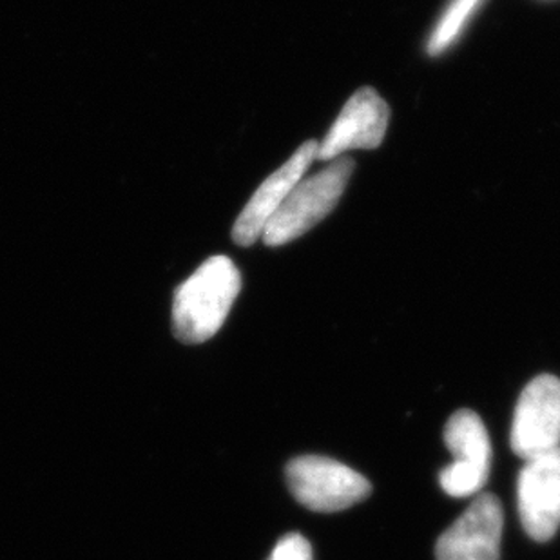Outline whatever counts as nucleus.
<instances>
[{
	"mask_svg": "<svg viewBox=\"0 0 560 560\" xmlns=\"http://www.w3.org/2000/svg\"><path fill=\"white\" fill-rule=\"evenodd\" d=\"M242 289L233 259L212 256L175 292L173 330L182 343H203L222 328Z\"/></svg>",
	"mask_w": 560,
	"mask_h": 560,
	"instance_id": "1",
	"label": "nucleus"
},
{
	"mask_svg": "<svg viewBox=\"0 0 560 560\" xmlns=\"http://www.w3.org/2000/svg\"><path fill=\"white\" fill-rule=\"evenodd\" d=\"M352 173L354 162L343 159L336 160L316 175L303 176L267 223L261 234L265 244L278 247L308 233L338 206Z\"/></svg>",
	"mask_w": 560,
	"mask_h": 560,
	"instance_id": "2",
	"label": "nucleus"
},
{
	"mask_svg": "<svg viewBox=\"0 0 560 560\" xmlns=\"http://www.w3.org/2000/svg\"><path fill=\"white\" fill-rule=\"evenodd\" d=\"M285 474L292 495L312 512H341L365 501L372 492L371 482L361 474L322 455L292 459Z\"/></svg>",
	"mask_w": 560,
	"mask_h": 560,
	"instance_id": "3",
	"label": "nucleus"
},
{
	"mask_svg": "<svg viewBox=\"0 0 560 560\" xmlns=\"http://www.w3.org/2000/svg\"><path fill=\"white\" fill-rule=\"evenodd\" d=\"M444 443L454 463L439 474V485L452 498H470L487 487L492 444L482 419L471 410L455 412L444 429Z\"/></svg>",
	"mask_w": 560,
	"mask_h": 560,
	"instance_id": "4",
	"label": "nucleus"
},
{
	"mask_svg": "<svg viewBox=\"0 0 560 560\" xmlns=\"http://www.w3.org/2000/svg\"><path fill=\"white\" fill-rule=\"evenodd\" d=\"M512 450L529 460L560 446V380L537 375L518 397L512 423Z\"/></svg>",
	"mask_w": 560,
	"mask_h": 560,
	"instance_id": "5",
	"label": "nucleus"
},
{
	"mask_svg": "<svg viewBox=\"0 0 560 560\" xmlns=\"http://www.w3.org/2000/svg\"><path fill=\"white\" fill-rule=\"evenodd\" d=\"M517 504L526 534L537 542L560 528V446L526 460L518 474Z\"/></svg>",
	"mask_w": 560,
	"mask_h": 560,
	"instance_id": "6",
	"label": "nucleus"
},
{
	"mask_svg": "<svg viewBox=\"0 0 560 560\" xmlns=\"http://www.w3.org/2000/svg\"><path fill=\"white\" fill-rule=\"evenodd\" d=\"M501 502L492 493H479L468 510L439 537L438 560H501Z\"/></svg>",
	"mask_w": 560,
	"mask_h": 560,
	"instance_id": "7",
	"label": "nucleus"
},
{
	"mask_svg": "<svg viewBox=\"0 0 560 560\" xmlns=\"http://www.w3.org/2000/svg\"><path fill=\"white\" fill-rule=\"evenodd\" d=\"M390 112L374 90L358 91L339 113L323 142H317V159L334 160L352 149H374L383 142Z\"/></svg>",
	"mask_w": 560,
	"mask_h": 560,
	"instance_id": "8",
	"label": "nucleus"
},
{
	"mask_svg": "<svg viewBox=\"0 0 560 560\" xmlns=\"http://www.w3.org/2000/svg\"><path fill=\"white\" fill-rule=\"evenodd\" d=\"M316 159L317 142L308 140L256 189L249 203L234 223L233 240L236 244L249 247L256 240L261 238L270 218L283 206V201L291 195L298 182L307 175L308 167Z\"/></svg>",
	"mask_w": 560,
	"mask_h": 560,
	"instance_id": "9",
	"label": "nucleus"
},
{
	"mask_svg": "<svg viewBox=\"0 0 560 560\" xmlns=\"http://www.w3.org/2000/svg\"><path fill=\"white\" fill-rule=\"evenodd\" d=\"M481 4L482 0H452L430 37V54L439 55L443 54L444 49H448Z\"/></svg>",
	"mask_w": 560,
	"mask_h": 560,
	"instance_id": "10",
	"label": "nucleus"
},
{
	"mask_svg": "<svg viewBox=\"0 0 560 560\" xmlns=\"http://www.w3.org/2000/svg\"><path fill=\"white\" fill-rule=\"evenodd\" d=\"M267 560H314L312 546L303 535L289 534L275 546Z\"/></svg>",
	"mask_w": 560,
	"mask_h": 560,
	"instance_id": "11",
	"label": "nucleus"
}]
</instances>
